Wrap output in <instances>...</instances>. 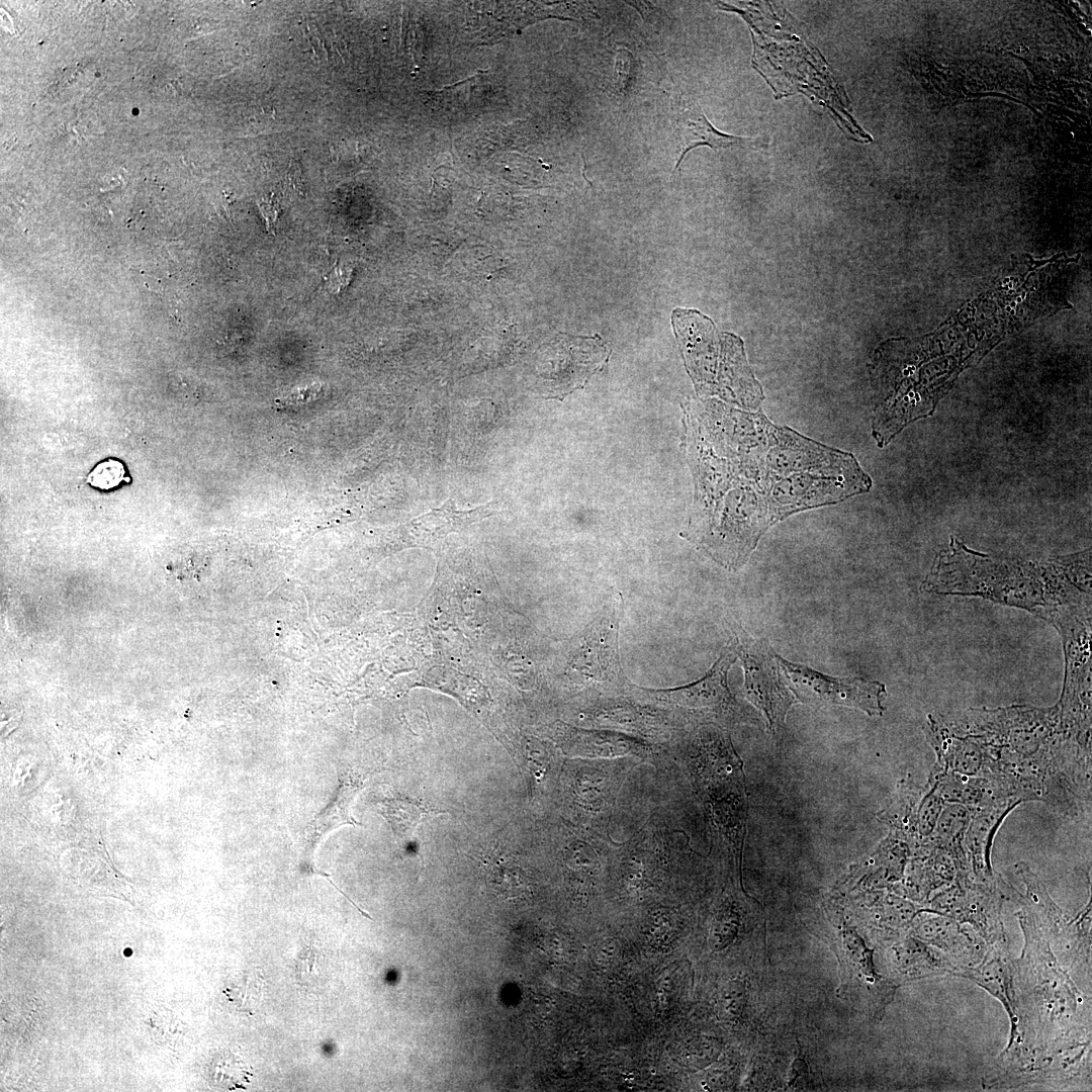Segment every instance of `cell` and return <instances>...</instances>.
Segmentation results:
<instances>
[{"mask_svg": "<svg viewBox=\"0 0 1092 1092\" xmlns=\"http://www.w3.org/2000/svg\"><path fill=\"white\" fill-rule=\"evenodd\" d=\"M739 915L731 906L722 907L715 915L710 928L709 942L714 950L728 947L736 938Z\"/></svg>", "mask_w": 1092, "mask_h": 1092, "instance_id": "obj_12", "label": "cell"}, {"mask_svg": "<svg viewBox=\"0 0 1092 1092\" xmlns=\"http://www.w3.org/2000/svg\"><path fill=\"white\" fill-rule=\"evenodd\" d=\"M923 732L936 755L930 774L954 772L968 777L985 775L987 755L978 741L952 732L937 715H928Z\"/></svg>", "mask_w": 1092, "mask_h": 1092, "instance_id": "obj_5", "label": "cell"}, {"mask_svg": "<svg viewBox=\"0 0 1092 1092\" xmlns=\"http://www.w3.org/2000/svg\"><path fill=\"white\" fill-rule=\"evenodd\" d=\"M925 791L926 785L920 787L908 782L900 789L893 803L883 814V818L891 825L901 829L915 847L920 843L917 833V816Z\"/></svg>", "mask_w": 1092, "mask_h": 1092, "instance_id": "obj_10", "label": "cell"}, {"mask_svg": "<svg viewBox=\"0 0 1092 1092\" xmlns=\"http://www.w3.org/2000/svg\"><path fill=\"white\" fill-rule=\"evenodd\" d=\"M499 510L500 504L497 500L471 510H458L454 499L448 498L440 508L433 509L411 521L407 529L419 545H427L444 538L449 533L461 531L471 523L490 517Z\"/></svg>", "mask_w": 1092, "mask_h": 1092, "instance_id": "obj_8", "label": "cell"}, {"mask_svg": "<svg viewBox=\"0 0 1092 1092\" xmlns=\"http://www.w3.org/2000/svg\"><path fill=\"white\" fill-rule=\"evenodd\" d=\"M259 209L263 215L268 231L273 232L276 220L279 214V205L272 197L263 198L258 202Z\"/></svg>", "mask_w": 1092, "mask_h": 1092, "instance_id": "obj_17", "label": "cell"}, {"mask_svg": "<svg viewBox=\"0 0 1092 1092\" xmlns=\"http://www.w3.org/2000/svg\"><path fill=\"white\" fill-rule=\"evenodd\" d=\"M1019 804L1015 799H1004L972 812L965 835V849L975 881L995 882L991 864L993 839L1004 818Z\"/></svg>", "mask_w": 1092, "mask_h": 1092, "instance_id": "obj_7", "label": "cell"}, {"mask_svg": "<svg viewBox=\"0 0 1092 1092\" xmlns=\"http://www.w3.org/2000/svg\"><path fill=\"white\" fill-rule=\"evenodd\" d=\"M743 636L737 651L744 672V694L764 714L767 729L775 733L784 725L788 710L798 701L783 681L777 653L767 640Z\"/></svg>", "mask_w": 1092, "mask_h": 1092, "instance_id": "obj_3", "label": "cell"}, {"mask_svg": "<svg viewBox=\"0 0 1092 1092\" xmlns=\"http://www.w3.org/2000/svg\"><path fill=\"white\" fill-rule=\"evenodd\" d=\"M124 476V469L121 463L114 460H109L100 463L92 471L89 476V480L92 485L100 488H111L117 485Z\"/></svg>", "mask_w": 1092, "mask_h": 1092, "instance_id": "obj_15", "label": "cell"}, {"mask_svg": "<svg viewBox=\"0 0 1092 1092\" xmlns=\"http://www.w3.org/2000/svg\"><path fill=\"white\" fill-rule=\"evenodd\" d=\"M735 660L736 656L727 652L700 680L679 689L654 692L655 700L665 705L728 715L736 706L727 686V672Z\"/></svg>", "mask_w": 1092, "mask_h": 1092, "instance_id": "obj_6", "label": "cell"}, {"mask_svg": "<svg viewBox=\"0 0 1092 1092\" xmlns=\"http://www.w3.org/2000/svg\"><path fill=\"white\" fill-rule=\"evenodd\" d=\"M972 818L971 810L957 803H945L932 834L926 839L946 851L957 868V876H971L965 849V835Z\"/></svg>", "mask_w": 1092, "mask_h": 1092, "instance_id": "obj_9", "label": "cell"}, {"mask_svg": "<svg viewBox=\"0 0 1092 1092\" xmlns=\"http://www.w3.org/2000/svg\"><path fill=\"white\" fill-rule=\"evenodd\" d=\"M621 957V947L614 938H606L600 941L594 948L592 959L601 968H611L617 964Z\"/></svg>", "mask_w": 1092, "mask_h": 1092, "instance_id": "obj_16", "label": "cell"}, {"mask_svg": "<svg viewBox=\"0 0 1092 1092\" xmlns=\"http://www.w3.org/2000/svg\"><path fill=\"white\" fill-rule=\"evenodd\" d=\"M706 404L696 424L693 538L728 568L745 564L760 538L792 515L868 492L871 476L838 450L761 413Z\"/></svg>", "mask_w": 1092, "mask_h": 1092, "instance_id": "obj_1", "label": "cell"}, {"mask_svg": "<svg viewBox=\"0 0 1092 1092\" xmlns=\"http://www.w3.org/2000/svg\"><path fill=\"white\" fill-rule=\"evenodd\" d=\"M437 814L420 802L393 800L386 804V814L402 840L410 839L416 827L430 814Z\"/></svg>", "mask_w": 1092, "mask_h": 1092, "instance_id": "obj_11", "label": "cell"}, {"mask_svg": "<svg viewBox=\"0 0 1092 1092\" xmlns=\"http://www.w3.org/2000/svg\"><path fill=\"white\" fill-rule=\"evenodd\" d=\"M746 986L740 979L728 981L719 995V1014L726 1020H735L743 1012L746 1004Z\"/></svg>", "mask_w": 1092, "mask_h": 1092, "instance_id": "obj_14", "label": "cell"}, {"mask_svg": "<svg viewBox=\"0 0 1092 1092\" xmlns=\"http://www.w3.org/2000/svg\"><path fill=\"white\" fill-rule=\"evenodd\" d=\"M785 682L797 701L821 708L844 706L881 716L885 708V685L859 677H836L776 654Z\"/></svg>", "mask_w": 1092, "mask_h": 1092, "instance_id": "obj_2", "label": "cell"}, {"mask_svg": "<svg viewBox=\"0 0 1092 1092\" xmlns=\"http://www.w3.org/2000/svg\"><path fill=\"white\" fill-rule=\"evenodd\" d=\"M671 108L678 152L674 169L678 168L689 151L699 146H709L717 150L733 147L757 148L765 143L763 138L735 136L717 130L698 102L687 94L674 93Z\"/></svg>", "mask_w": 1092, "mask_h": 1092, "instance_id": "obj_4", "label": "cell"}, {"mask_svg": "<svg viewBox=\"0 0 1092 1092\" xmlns=\"http://www.w3.org/2000/svg\"><path fill=\"white\" fill-rule=\"evenodd\" d=\"M944 804L937 789L926 784V791L921 799L917 816V833L920 843L932 834Z\"/></svg>", "mask_w": 1092, "mask_h": 1092, "instance_id": "obj_13", "label": "cell"}]
</instances>
